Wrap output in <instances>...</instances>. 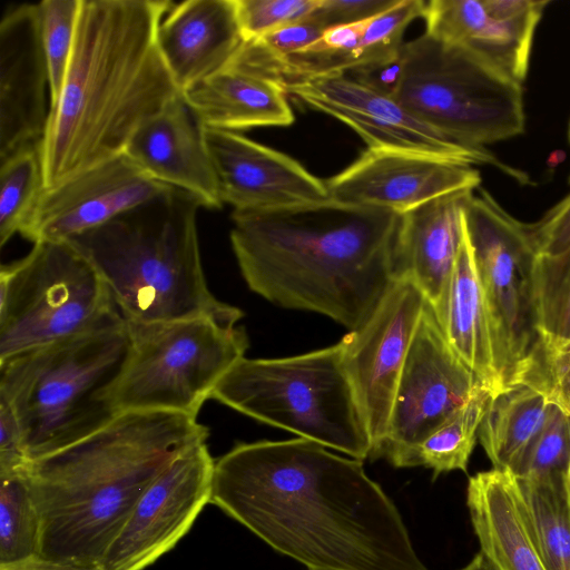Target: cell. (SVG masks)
Segmentation results:
<instances>
[{
	"mask_svg": "<svg viewBox=\"0 0 570 570\" xmlns=\"http://www.w3.org/2000/svg\"><path fill=\"white\" fill-rule=\"evenodd\" d=\"M481 384L445 340L426 301L394 395L387 431L375 459L417 466L424 440Z\"/></svg>",
	"mask_w": 570,
	"mask_h": 570,
	"instance_id": "7c38bea8",
	"label": "cell"
},
{
	"mask_svg": "<svg viewBox=\"0 0 570 570\" xmlns=\"http://www.w3.org/2000/svg\"><path fill=\"white\" fill-rule=\"evenodd\" d=\"M549 405L541 393L522 384L492 394L479 439L494 469L514 465L543 428Z\"/></svg>",
	"mask_w": 570,
	"mask_h": 570,
	"instance_id": "4316f807",
	"label": "cell"
},
{
	"mask_svg": "<svg viewBox=\"0 0 570 570\" xmlns=\"http://www.w3.org/2000/svg\"><path fill=\"white\" fill-rule=\"evenodd\" d=\"M223 204L236 212L328 199L326 183L294 158L236 131L205 128Z\"/></svg>",
	"mask_w": 570,
	"mask_h": 570,
	"instance_id": "ac0fdd59",
	"label": "cell"
},
{
	"mask_svg": "<svg viewBox=\"0 0 570 570\" xmlns=\"http://www.w3.org/2000/svg\"><path fill=\"white\" fill-rule=\"evenodd\" d=\"M191 195L168 187L105 225L70 238L97 268L127 322L195 317L239 322L243 312L209 289Z\"/></svg>",
	"mask_w": 570,
	"mask_h": 570,
	"instance_id": "5b68a950",
	"label": "cell"
},
{
	"mask_svg": "<svg viewBox=\"0 0 570 570\" xmlns=\"http://www.w3.org/2000/svg\"><path fill=\"white\" fill-rule=\"evenodd\" d=\"M81 0L38 2L41 42L49 75V109L57 102L71 58Z\"/></svg>",
	"mask_w": 570,
	"mask_h": 570,
	"instance_id": "e575fe53",
	"label": "cell"
},
{
	"mask_svg": "<svg viewBox=\"0 0 570 570\" xmlns=\"http://www.w3.org/2000/svg\"><path fill=\"white\" fill-rule=\"evenodd\" d=\"M463 215L503 389L540 335L534 295L539 252L530 224L512 217L483 189L470 196Z\"/></svg>",
	"mask_w": 570,
	"mask_h": 570,
	"instance_id": "8fae6325",
	"label": "cell"
},
{
	"mask_svg": "<svg viewBox=\"0 0 570 570\" xmlns=\"http://www.w3.org/2000/svg\"><path fill=\"white\" fill-rule=\"evenodd\" d=\"M208 435L194 415L122 412L89 436L30 461L24 479L40 517L39 553L99 563L146 489Z\"/></svg>",
	"mask_w": 570,
	"mask_h": 570,
	"instance_id": "277c9868",
	"label": "cell"
},
{
	"mask_svg": "<svg viewBox=\"0 0 570 570\" xmlns=\"http://www.w3.org/2000/svg\"><path fill=\"white\" fill-rule=\"evenodd\" d=\"M237 323L206 316L127 322L130 350L114 392L117 412L197 416L216 384L245 356L248 337Z\"/></svg>",
	"mask_w": 570,
	"mask_h": 570,
	"instance_id": "30bf717a",
	"label": "cell"
},
{
	"mask_svg": "<svg viewBox=\"0 0 570 570\" xmlns=\"http://www.w3.org/2000/svg\"><path fill=\"white\" fill-rule=\"evenodd\" d=\"M402 214L322 202L233 210L229 238L248 288L289 309L361 326L395 278Z\"/></svg>",
	"mask_w": 570,
	"mask_h": 570,
	"instance_id": "7a4b0ae2",
	"label": "cell"
},
{
	"mask_svg": "<svg viewBox=\"0 0 570 570\" xmlns=\"http://www.w3.org/2000/svg\"><path fill=\"white\" fill-rule=\"evenodd\" d=\"M168 188L147 176L125 153L43 191L22 237L69 240L100 227Z\"/></svg>",
	"mask_w": 570,
	"mask_h": 570,
	"instance_id": "e0dca14e",
	"label": "cell"
},
{
	"mask_svg": "<svg viewBox=\"0 0 570 570\" xmlns=\"http://www.w3.org/2000/svg\"><path fill=\"white\" fill-rule=\"evenodd\" d=\"M404 70L403 46L402 51L396 56L354 66L344 75L379 95L395 98L404 77Z\"/></svg>",
	"mask_w": 570,
	"mask_h": 570,
	"instance_id": "74e56055",
	"label": "cell"
},
{
	"mask_svg": "<svg viewBox=\"0 0 570 570\" xmlns=\"http://www.w3.org/2000/svg\"><path fill=\"white\" fill-rule=\"evenodd\" d=\"M431 306L445 340L460 360L482 385L493 393L501 390L489 314L465 224L449 284L440 301Z\"/></svg>",
	"mask_w": 570,
	"mask_h": 570,
	"instance_id": "484cf974",
	"label": "cell"
},
{
	"mask_svg": "<svg viewBox=\"0 0 570 570\" xmlns=\"http://www.w3.org/2000/svg\"><path fill=\"white\" fill-rule=\"evenodd\" d=\"M124 316L94 264L68 240H40L0 269V362Z\"/></svg>",
	"mask_w": 570,
	"mask_h": 570,
	"instance_id": "9c48e42d",
	"label": "cell"
},
{
	"mask_svg": "<svg viewBox=\"0 0 570 570\" xmlns=\"http://www.w3.org/2000/svg\"><path fill=\"white\" fill-rule=\"evenodd\" d=\"M460 570H499L495 564L482 552L476 553L473 559Z\"/></svg>",
	"mask_w": 570,
	"mask_h": 570,
	"instance_id": "7bdbcfd3",
	"label": "cell"
},
{
	"mask_svg": "<svg viewBox=\"0 0 570 570\" xmlns=\"http://www.w3.org/2000/svg\"><path fill=\"white\" fill-rule=\"evenodd\" d=\"M214 463L206 442L180 453L139 498L101 558L102 570H145L169 552L209 503Z\"/></svg>",
	"mask_w": 570,
	"mask_h": 570,
	"instance_id": "9a60e30c",
	"label": "cell"
},
{
	"mask_svg": "<svg viewBox=\"0 0 570 570\" xmlns=\"http://www.w3.org/2000/svg\"><path fill=\"white\" fill-rule=\"evenodd\" d=\"M284 88L302 105L352 128L368 148L422 153L470 166L492 165L519 180L524 177L499 161L485 147L464 146L448 138L394 98L379 95L344 73L303 79Z\"/></svg>",
	"mask_w": 570,
	"mask_h": 570,
	"instance_id": "5bb4252c",
	"label": "cell"
},
{
	"mask_svg": "<svg viewBox=\"0 0 570 570\" xmlns=\"http://www.w3.org/2000/svg\"><path fill=\"white\" fill-rule=\"evenodd\" d=\"M325 183L335 202L403 214L443 195L474 190L481 176L473 166L428 154L367 148Z\"/></svg>",
	"mask_w": 570,
	"mask_h": 570,
	"instance_id": "2e32d148",
	"label": "cell"
},
{
	"mask_svg": "<svg viewBox=\"0 0 570 570\" xmlns=\"http://www.w3.org/2000/svg\"><path fill=\"white\" fill-rule=\"evenodd\" d=\"M210 399L276 426L364 460L368 431L344 365L343 344L281 358H240Z\"/></svg>",
	"mask_w": 570,
	"mask_h": 570,
	"instance_id": "52a82bcc",
	"label": "cell"
},
{
	"mask_svg": "<svg viewBox=\"0 0 570 570\" xmlns=\"http://www.w3.org/2000/svg\"><path fill=\"white\" fill-rule=\"evenodd\" d=\"M474 190L440 196L402 214L395 278L412 281L435 305L445 292L464 234V206Z\"/></svg>",
	"mask_w": 570,
	"mask_h": 570,
	"instance_id": "603a6c76",
	"label": "cell"
},
{
	"mask_svg": "<svg viewBox=\"0 0 570 570\" xmlns=\"http://www.w3.org/2000/svg\"><path fill=\"white\" fill-rule=\"evenodd\" d=\"M399 0H320L309 16L324 30L365 21L392 8Z\"/></svg>",
	"mask_w": 570,
	"mask_h": 570,
	"instance_id": "f35d334b",
	"label": "cell"
},
{
	"mask_svg": "<svg viewBox=\"0 0 570 570\" xmlns=\"http://www.w3.org/2000/svg\"><path fill=\"white\" fill-rule=\"evenodd\" d=\"M426 299L409 278H394L371 316L341 340L344 365L362 411L374 460Z\"/></svg>",
	"mask_w": 570,
	"mask_h": 570,
	"instance_id": "4fadbf2b",
	"label": "cell"
},
{
	"mask_svg": "<svg viewBox=\"0 0 570 570\" xmlns=\"http://www.w3.org/2000/svg\"><path fill=\"white\" fill-rule=\"evenodd\" d=\"M539 333L570 340V247L557 255H540L534 269Z\"/></svg>",
	"mask_w": 570,
	"mask_h": 570,
	"instance_id": "1f68e13d",
	"label": "cell"
},
{
	"mask_svg": "<svg viewBox=\"0 0 570 570\" xmlns=\"http://www.w3.org/2000/svg\"><path fill=\"white\" fill-rule=\"evenodd\" d=\"M29 463L17 417L0 399V479L23 474Z\"/></svg>",
	"mask_w": 570,
	"mask_h": 570,
	"instance_id": "60d3db41",
	"label": "cell"
},
{
	"mask_svg": "<svg viewBox=\"0 0 570 570\" xmlns=\"http://www.w3.org/2000/svg\"><path fill=\"white\" fill-rule=\"evenodd\" d=\"M157 41L183 94L227 67L244 45L236 1L174 3L158 27Z\"/></svg>",
	"mask_w": 570,
	"mask_h": 570,
	"instance_id": "7402d4cb",
	"label": "cell"
},
{
	"mask_svg": "<svg viewBox=\"0 0 570 570\" xmlns=\"http://www.w3.org/2000/svg\"><path fill=\"white\" fill-rule=\"evenodd\" d=\"M129 350L122 318L0 362V399L17 417L30 461L89 436L119 414L114 392Z\"/></svg>",
	"mask_w": 570,
	"mask_h": 570,
	"instance_id": "8992f818",
	"label": "cell"
},
{
	"mask_svg": "<svg viewBox=\"0 0 570 570\" xmlns=\"http://www.w3.org/2000/svg\"><path fill=\"white\" fill-rule=\"evenodd\" d=\"M570 463V416L549 405L546 423L514 465L508 470L523 481L564 478Z\"/></svg>",
	"mask_w": 570,
	"mask_h": 570,
	"instance_id": "836d02e7",
	"label": "cell"
},
{
	"mask_svg": "<svg viewBox=\"0 0 570 570\" xmlns=\"http://www.w3.org/2000/svg\"><path fill=\"white\" fill-rule=\"evenodd\" d=\"M569 140H570V125H569Z\"/></svg>",
	"mask_w": 570,
	"mask_h": 570,
	"instance_id": "f6af8a7d",
	"label": "cell"
},
{
	"mask_svg": "<svg viewBox=\"0 0 570 570\" xmlns=\"http://www.w3.org/2000/svg\"><path fill=\"white\" fill-rule=\"evenodd\" d=\"M404 59L394 99L431 128L470 147L523 132L522 85L465 47L424 32L404 43Z\"/></svg>",
	"mask_w": 570,
	"mask_h": 570,
	"instance_id": "ba28073f",
	"label": "cell"
},
{
	"mask_svg": "<svg viewBox=\"0 0 570 570\" xmlns=\"http://www.w3.org/2000/svg\"><path fill=\"white\" fill-rule=\"evenodd\" d=\"M466 505L480 551L499 570H547L510 471L493 468L471 476Z\"/></svg>",
	"mask_w": 570,
	"mask_h": 570,
	"instance_id": "cb8c5ba5",
	"label": "cell"
},
{
	"mask_svg": "<svg viewBox=\"0 0 570 570\" xmlns=\"http://www.w3.org/2000/svg\"><path fill=\"white\" fill-rule=\"evenodd\" d=\"M549 3L535 0L520 14L495 18L483 0H431L425 2L422 18L428 35L465 47L500 73L522 85L535 28Z\"/></svg>",
	"mask_w": 570,
	"mask_h": 570,
	"instance_id": "44dd1931",
	"label": "cell"
},
{
	"mask_svg": "<svg viewBox=\"0 0 570 570\" xmlns=\"http://www.w3.org/2000/svg\"><path fill=\"white\" fill-rule=\"evenodd\" d=\"M125 154L151 179L186 191L203 207L224 206L205 127L183 94L137 130Z\"/></svg>",
	"mask_w": 570,
	"mask_h": 570,
	"instance_id": "ffe728a7",
	"label": "cell"
},
{
	"mask_svg": "<svg viewBox=\"0 0 570 570\" xmlns=\"http://www.w3.org/2000/svg\"><path fill=\"white\" fill-rule=\"evenodd\" d=\"M183 96L205 128L236 131L286 127L294 121L287 92L279 82L233 65Z\"/></svg>",
	"mask_w": 570,
	"mask_h": 570,
	"instance_id": "d4e9b609",
	"label": "cell"
},
{
	"mask_svg": "<svg viewBox=\"0 0 570 570\" xmlns=\"http://www.w3.org/2000/svg\"><path fill=\"white\" fill-rule=\"evenodd\" d=\"M424 8L423 0H399L392 8L368 19L362 39L358 65L400 53L405 43L403 35L407 26L416 18L423 17Z\"/></svg>",
	"mask_w": 570,
	"mask_h": 570,
	"instance_id": "d590c367",
	"label": "cell"
},
{
	"mask_svg": "<svg viewBox=\"0 0 570 570\" xmlns=\"http://www.w3.org/2000/svg\"><path fill=\"white\" fill-rule=\"evenodd\" d=\"M0 564L40 551V517L24 473L0 479Z\"/></svg>",
	"mask_w": 570,
	"mask_h": 570,
	"instance_id": "4dcf8cb0",
	"label": "cell"
},
{
	"mask_svg": "<svg viewBox=\"0 0 570 570\" xmlns=\"http://www.w3.org/2000/svg\"><path fill=\"white\" fill-rule=\"evenodd\" d=\"M45 188L40 144L0 160V246L27 230Z\"/></svg>",
	"mask_w": 570,
	"mask_h": 570,
	"instance_id": "f1b7e54d",
	"label": "cell"
},
{
	"mask_svg": "<svg viewBox=\"0 0 570 570\" xmlns=\"http://www.w3.org/2000/svg\"><path fill=\"white\" fill-rule=\"evenodd\" d=\"M492 394V390L478 384L469 400L420 445L417 465L433 470L434 478L454 470L466 472Z\"/></svg>",
	"mask_w": 570,
	"mask_h": 570,
	"instance_id": "f546056e",
	"label": "cell"
},
{
	"mask_svg": "<svg viewBox=\"0 0 570 570\" xmlns=\"http://www.w3.org/2000/svg\"><path fill=\"white\" fill-rule=\"evenodd\" d=\"M0 570H102V568L99 563L51 559L36 553L13 562L1 563Z\"/></svg>",
	"mask_w": 570,
	"mask_h": 570,
	"instance_id": "b9f144b4",
	"label": "cell"
},
{
	"mask_svg": "<svg viewBox=\"0 0 570 570\" xmlns=\"http://www.w3.org/2000/svg\"><path fill=\"white\" fill-rule=\"evenodd\" d=\"M210 504L308 570H429L361 460L302 438L215 460Z\"/></svg>",
	"mask_w": 570,
	"mask_h": 570,
	"instance_id": "6da1fadb",
	"label": "cell"
},
{
	"mask_svg": "<svg viewBox=\"0 0 570 570\" xmlns=\"http://www.w3.org/2000/svg\"><path fill=\"white\" fill-rule=\"evenodd\" d=\"M47 91L38 3L17 4L0 21V160L40 144L49 114Z\"/></svg>",
	"mask_w": 570,
	"mask_h": 570,
	"instance_id": "d6986e66",
	"label": "cell"
},
{
	"mask_svg": "<svg viewBox=\"0 0 570 570\" xmlns=\"http://www.w3.org/2000/svg\"><path fill=\"white\" fill-rule=\"evenodd\" d=\"M245 41L258 39L276 29L312 14L320 0H235Z\"/></svg>",
	"mask_w": 570,
	"mask_h": 570,
	"instance_id": "8d00e7d4",
	"label": "cell"
},
{
	"mask_svg": "<svg viewBox=\"0 0 570 570\" xmlns=\"http://www.w3.org/2000/svg\"><path fill=\"white\" fill-rule=\"evenodd\" d=\"M566 491H567V498H568V502H569V505H570V463H569V466H568V471H567V474H566Z\"/></svg>",
	"mask_w": 570,
	"mask_h": 570,
	"instance_id": "ee69618b",
	"label": "cell"
},
{
	"mask_svg": "<svg viewBox=\"0 0 570 570\" xmlns=\"http://www.w3.org/2000/svg\"><path fill=\"white\" fill-rule=\"evenodd\" d=\"M522 384L541 393L570 416V340L542 334L508 385ZM507 385V386H508Z\"/></svg>",
	"mask_w": 570,
	"mask_h": 570,
	"instance_id": "d6a6232c",
	"label": "cell"
},
{
	"mask_svg": "<svg viewBox=\"0 0 570 570\" xmlns=\"http://www.w3.org/2000/svg\"><path fill=\"white\" fill-rule=\"evenodd\" d=\"M173 4L81 0L67 75L40 141L46 190L124 154L137 130L181 94L157 41Z\"/></svg>",
	"mask_w": 570,
	"mask_h": 570,
	"instance_id": "3957f363",
	"label": "cell"
},
{
	"mask_svg": "<svg viewBox=\"0 0 570 570\" xmlns=\"http://www.w3.org/2000/svg\"><path fill=\"white\" fill-rule=\"evenodd\" d=\"M515 480L547 570H570V505L566 476L547 481Z\"/></svg>",
	"mask_w": 570,
	"mask_h": 570,
	"instance_id": "83f0119b",
	"label": "cell"
},
{
	"mask_svg": "<svg viewBox=\"0 0 570 570\" xmlns=\"http://www.w3.org/2000/svg\"><path fill=\"white\" fill-rule=\"evenodd\" d=\"M540 255H557L570 247V194L537 223L530 224Z\"/></svg>",
	"mask_w": 570,
	"mask_h": 570,
	"instance_id": "ab89813d",
	"label": "cell"
}]
</instances>
